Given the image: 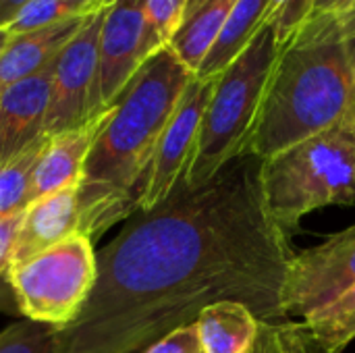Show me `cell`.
<instances>
[{"mask_svg": "<svg viewBox=\"0 0 355 353\" xmlns=\"http://www.w3.org/2000/svg\"><path fill=\"white\" fill-rule=\"evenodd\" d=\"M98 275L92 239L71 235L31 260L12 266L8 281L21 318L56 331L73 325L81 314Z\"/></svg>", "mask_w": 355, "mask_h": 353, "instance_id": "8992f818", "label": "cell"}, {"mask_svg": "<svg viewBox=\"0 0 355 353\" xmlns=\"http://www.w3.org/2000/svg\"><path fill=\"white\" fill-rule=\"evenodd\" d=\"M108 114H110V106L102 114H98L96 119H92L89 123L77 129L62 131L56 135H46L31 179V196H29L31 202L81 181L87 154L96 137L100 135Z\"/></svg>", "mask_w": 355, "mask_h": 353, "instance_id": "4fadbf2b", "label": "cell"}, {"mask_svg": "<svg viewBox=\"0 0 355 353\" xmlns=\"http://www.w3.org/2000/svg\"><path fill=\"white\" fill-rule=\"evenodd\" d=\"M0 314L19 316L21 318L19 304H17V298H15V291L10 287L8 277H0Z\"/></svg>", "mask_w": 355, "mask_h": 353, "instance_id": "83f0119b", "label": "cell"}, {"mask_svg": "<svg viewBox=\"0 0 355 353\" xmlns=\"http://www.w3.org/2000/svg\"><path fill=\"white\" fill-rule=\"evenodd\" d=\"M349 17H354V19H355V6H354V10L349 12Z\"/></svg>", "mask_w": 355, "mask_h": 353, "instance_id": "1f68e13d", "label": "cell"}, {"mask_svg": "<svg viewBox=\"0 0 355 353\" xmlns=\"http://www.w3.org/2000/svg\"><path fill=\"white\" fill-rule=\"evenodd\" d=\"M144 0H106L100 29V100L108 108L137 69L162 48Z\"/></svg>", "mask_w": 355, "mask_h": 353, "instance_id": "30bf717a", "label": "cell"}, {"mask_svg": "<svg viewBox=\"0 0 355 353\" xmlns=\"http://www.w3.org/2000/svg\"><path fill=\"white\" fill-rule=\"evenodd\" d=\"M46 135L33 141L15 158L0 164V218L21 212L29 206L31 196V179L44 148Z\"/></svg>", "mask_w": 355, "mask_h": 353, "instance_id": "d6986e66", "label": "cell"}, {"mask_svg": "<svg viewBox=\"0 0 355 353\" xmlns=\"http://www.w3.org/2000/svg\"><path fill=\"white\" fill-rule=\"evenodd\" d=\"M27 2L29 0H0V27H6Z\"/></svg>", "mask_w": 355, "mask_h": 353, "instance_id": "f546056e", "label": "cell"}, {"mask_svg": "<svg viewBox=\"0 0 355 353\" xmlns=\"http://www.w3.org/2000/svg\"><path fill=\"white\" fill-rule=\"evenodd\" d=\"M322 353H341L355 339V285L322 310L304 318Z\"/></svg>", "mask_w": 355, "mask_h": 353, "instance_id": "ac0fdd59", "label": "cell"}, {"mask_svg": "<svg viewBox=\"0 0 355 353\" xmlns=\"http://www.w3.org/2000/svg\"><path fill=\"white\" fill-rule=\"evenodd\" d=\"M214 79L216 77L202 79L193 75L185 87L171 121L166 123L156 144L144 189L137 198V210H152L162 204L183 179L198 144L202 119L214 89Z\"/></svg>", "mask_w": 355, "mask_h": 353, "instance_id": "9c48e42d", "label": "cell"}, {"mask_svg": "<svg viewBox=\"0 0 355 353\" xmlns=\"http://www.w3.org/2000/svg\"><path fill=\"white\" fill-rule=\"evenodd\" d=\"M347 19V48H349V60H352V89H349V108L345 119L355 123V19L345 15Z\"/></svg>", "mask_w": 355, "mask_h": 353, "instance_id": "4316f807", "label": "cell"}, {"mask_svg": "<svg viewBox=\"0 0 355 353\" xmlns=\"http://www.w3.org/2000/svg\"><path fill=\"white\" fill-rule=\"evenodd\" d=\"M106 6V0H29L6 25L10 33L31 31L71 19L89 17Z\"/></svg>", "mask_w": 355, "mask_h": 353, "instance_id": "ffe728a7", "label": "cell"}, {"mask_svg": "<svg viewBox=\"0 0 355 353\" xmlns=\"http://www.w3.org/2000/svg\"><path fill=\"white\" fill-rule=\"evenodd\" d=\"M52 64L0 94V164L44 137Z\"/></svg>", "mask_w": 355, "mask_h": 353, "instance_id": "7c38bea8", "label": "cell"}, {"mask_svg": "<svg viewBox=\"0 0 355 353\" xmlns=\"http://www.w3.org/2000/svg\"><path fill=\"white\" fill-rule=\"evenodd\" d=\"M0 353H56V329L27 318L0 331Z\"/></svg>", "mask_w": 355, "mask_h": 353, "instance_id": "7402d4cb", "label": "cell"}, {"mask_svg": "<svg viewBox=\"0 0 355 353\" xmlns=\"http://www.w3.org/2000/svg\"><path fill=\"white\" fill-rule=\"evenodd\" d=\"M104 8L89 15L52 62L44 135L77 129L106 108L100 100V29Z\"/></svg>", "mask_w": 355, "mask_h": 353, "instance_id": "52a82bcc", "label": "cell"}, {"mask_svg": "<svg viewBox=\"0 0 355 353\" xmlns=\"http://www.w3.org/2000/svg\"><path fill=\"white\" fill-rule=\"evenodd\" d=\"M193 73L162 46L110 104L79 181V235L94 239L137 210L156 144Z\"/></svg>", "mask_w": 355, "mask_h": 353, "instance_id": "7a4b0ae2", "label": "cell"}, {"mask_svg": "<svg viewBox=\"0 0 355 353\" xmlns=\"http://www.w3.org/2000/svg\"><path fill=\"white\" fill-rule=\"evenodd\" d=\"M79 183L33 200L21 216L12 243L10 268L50 250L71 235H79Z\"/></svg>", "mask_w": 355, "mask_h": 353, "instance_id": "8fae6325", "label": "cell"}, {"mask_svg": "<svg viewBox=\"0 0 355 353\" xmlns=\"http://www.w3.org/2000/svg\"><path fill=\"white\" fill-rule=\"evenodd\" d=\"M279 50L275 29L264 23L250 46L216 75L193 156L181 179L187 187L202 185L229 160L245 154Z\"/></svg>", "mask_w": 355, "mask_h": 353, "instance_id": "5b68a950", "label": "cell"}, {"mask_svg": "<svg viewBox=\"0 0 355 353\" xmlns=\"http://www.w3.org/2000/svg\"><path fill=\"white\" fill-rule=\"evenodd\" d=\"M185 2L187 0H144L146 17L164 46L171 42V37L181 21Z\"/></svg>", "mask_w": 355, "mask_h": 353, "instance_id": "cb8c5ba5", "label": "cell"}, {"mask_svg": "<svg viewBox=\"0 0 355 353\" xmlns=\"http://www.w3.org/2000/svg\"><path fill=\"white\" fill-rule=\"evenodd\" d=\"M262 158L241 154L198 187L177 183L135 210L96 252L98 275L77 320L56 331V353H141L196 322L216 302H239L279 322L293 252L270 216Z\"/></svg>", "mask_w": 355, "mask_h": 353, "instance_id": "6da1fadb", "label": "cell"}, {"mask_svg": "<svg viewBox=\"0 0 355 353\" xmlns=\"http://www.w3.org/2000/svg\"><path fill=\"white\" fill-rule=\"evenodd\" d=\"M316 0H270L266 23L275 29L279 46H283L314 12Z\"/></svg>", "mask_w": 355, "mask_h": 353, "instance_id": "603a6c76", "label": "cell"}, {"mask_svg": "<svg viewBox=\"0 0 355 353\" xmlns=\"http://www.w3.org/2000/svg\"><path fill=\"white\" fill-rule=\"evenodd\" d=\"M260 181L264 204L285 233L316 208L355 204V123L343 119L264 158Z\"/></svg>", "mask_w": 355, "mask_h": 353, "instance_id": "277c9868", "label": "cell"}, {"mask_svg": "<svg viewBox=\"0 0 355 353\" xmlns=\"http://www.w3.org/2000/svg\"><path fill=\"white\" fill-rule=\"evenodd\" d=\"M204 353H252L260 320L239 302H216L196 318Z\"/></svg>", "mask_w": 355, "mask_h": 353, "instance_id": "2e32d148", "label": "cell"}, {"mask_svg": "<svg viewBox=\"0 0 355 353\" xmlns=\"http://www.w3.org/2000/svg\"><path fill=\"white\" fill-rule=\"evenodd\" d=\"M252 353H322L304 322L279 320L260 322L256 347Z\"/></svg>", "mask_w": 355, "mask_h": 353, "instance_id": "44dd1931", "label": "cell"}, {"mask_svg": "<svg viewBox=\"0 0 355 353\" xmlns=\"http://www.w3.org/2000/svg\"><path fill=\"white\" fill-rule=\"evenodd\" d=\"M237 0H187L181 21L166 44L177 58L196 75L216 42Z\"/></svg>", "mask_w": 355, "mask_h": 353, "instance_id": "9a60e30c", "label": "cell"}, {"mask_svg": "<svg viewBox=\"0 0 355 353\" xmlns=\"http://www.w3.org/2000/svg\"><path fill=\"white\" fill-rule=\"evenodd\" d=\"M8 40H10V31L6 27H0V54H2L4 46L8 44Z\"/></svg>", "mask_w": 355, "mask_h": 353, "instance_id": "4dcf8cb0", "label": "cell"}, {"mask_svg": "<svg viewBox=\"0 0 355 353\" xmlns=\"http://www.w3.org/2000/svg\"><path fill=\"white\" fill-rule=\"evenodd\" d=\"M85 19L87 17L31 31L10 33V40L0 54V94L6 87L50 67L60 50L69 44V40L81 29Z\"/></svg>", "mask_w": 355, "mask_h": 353, "instance_id": "5bb4252c", "label": "cell"}, {"mask_svg": "<svg viewBox=\"0 0 355 353\" xmlns=\"http://www.w3.org/2000/svg\"><path fill=\"white\" fill-rule=\"evenodd\" d=\"M355 285V225L293 254L283 291L285 318H306Z\"/></svg>", "mask_w": 355, "mask_h": 353, "instance_id": "ba28073f", "label": "cell"}, {"mask_svg": "<svg viewBox=\"0 0 355 353\" xmlns=\"http://www.w3.org/2000/svg\"><path fill=\"white\" fill-rule=\"evenodd\" d=\"M352 60L345 15H312L279 50L245 154L270 158L345 119Z\"/></svg>", "mask_w": 355, "mask_h": 353, "instance_id": "3957f363", "label": "cell"}, {"mask_svg": "<svg viewBox=\"0 0 355 353\" xmlns=\"http://www.w3.org/2000/svg\"><path fill=\"white\" fill-rule=\"evenodd\" d=\"M21 216H23V210L0 218V277H6L8 270H10L12 243H15V237H17Z\"/></svg>", "mask_w": 355, "mask_h": 353, "instance_id": "484cf974", "label": "cell"}, {"mask_svg": "<svg viewBox=\"0 0 355 353\" xmlns=\"http://www.w3.org/2000/svg\"><path fill=\"white\" fill-rule=\"evenodd\" d=\"M355 0H316L312 15H349Z\"/></svg>", "mask_w": 355, "mask_h": 353, "instance_id": "f1b7e54d", "label": "cell"}, {"mask_svg": "<svg viewBox=\"0 0 355 353\" xmlns=\"http://www.w3.org/2000/svg\"><path fill=\"white\" fill-rule=\"evenodd\" d=\"M141 353H204L200 345V335L196 322L179 327L158 341L150 343Z\"/></svg>", "mask_w": 355, "mask_h": 353, "instance_id": "d4e9b609", "label": "cell"}, {"mask_svg": "<svg viewBox=\"0 0 355 353\" xmlns=\"http://www.w3.org/2000/svg\"><path fill=\"white\" fill-rule=\"evenodd\" d=\"M268 8L270 0H237L196 77L210 79L225 71V67H229L258 35L266 23Z\"/></svg>", "mask_w": 355, "mask_h": 353, "instance_id": "e0dca14e", "label": "cell"}]
</instances>
